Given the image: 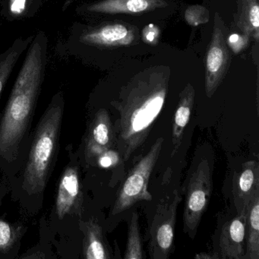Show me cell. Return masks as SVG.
<instances>
[{
  "instance_id": "cell-1",
  "label": "cell",
  "mask_w": 259,
  "mask_h": 259,
  "mask_svg": "<svg viewBox=\"0 0 259 259\" xmlns=\"http://www.w3.org/2000/svg\"><path fill=\"white\" fill-rule=\"evenodd\" d=\"M48 52V37L39 31L27 49L7 105L0 114V169L10 179L19 174L29 150Z\"/></svg>"
},
{
  "instance_id": "cell-2",
  "label": "cell",
  "mask_w": 259,
  "mask_h": 259,
  "mask_svg": "<svg viewBox=\"0 0 259 259\" xmlns=\"http://www.w3.org/2000/svg\"><path fill=\"white\" fill-rule=\"evenodd\" d=\"M64 109L63 92H57L32 132L25 163L13 178L15 198L31 213L41 208L45 190L57 163Z\"/></svg>"
},
{
  "instance_id": "cell-3",
  "label": "cell",
  "mask_w": 259,
  "mask_h": 259,
  "mask_svg": "<svg viewBox=\"0 0 259 259\" xmlns=\"http://www.w3.org/2000/svg\"><path fill=\"white\" fill-rule=\"evenodd\" d=\"M167 94V79L151 74L132 81L111 105L119 119L114 125L116 147L124 163L146 142L163 110Z\"/></svg>"
},
{
  "instance_id": "cell-4",
  "label": "cell",
  "mask_w": 259,
  "mask_h": 259,
  "mask_svg": "<svg viewBox=\"0 0 259 259\" xmlns=\"http://www.w3.org/2000/svg\"><path fill=\"white\" fill-rule=\"evenodd\" d=\"M183 186V231L194 239L213 191V166L207 157L195 156Z\"/></svg>"
},
{
  "instance_id": "cell-5",
  "label": "cell",
  "mask_w": 259,
  "mask_h": 259,
  "mask_svg": "<svg viewBox=\"0 0 259 259\" xmlns=\"http://www.w3.org/2000/svg\"><path fill=\"white\" fill-rule=\"evenodd\" d=\"M163 142V138H158L151 145L149 151L140 157L130 169L119 186L111 209V216L128 210L139 201L152 200V195L148 191V183L160 157Z\"/></svg>"
},
{
  "instance_id": "cell-6",
  "label": "cell",
  "mask_w": 259,
  "mask_h": 259,
  "mask_svg": "<svg viewBox=\"0 0 259 259\" xmlns=\"http://www.w3.org/2000/svg\"><path fill=\"white\" fill-rule=\"evenodd\" d=\"M181 201L177 189L159 201L150 227L148 252L151 259H168L174 252L177 207Z\"/></svg>"
},
{
  "instance_id": "cell-7",
  "label": "cell",
  "mask_w": 259,
  "mask_h": 259,
  "mask_svg": "<svg viewBox=\"0 0 259 259\" xmlns=\"http://www.w3.org/2000/svg\"><path fill=\"white\" fill-rule=\"evenodd\" d=\"M227 33L224 21L215 13L213 33L205 58L204 89L208 98L213 97L221 85L230 66L231 55L226 41Z\"/></svg>"
},
{
  "instance_id": "cell-8",
  "label": "cell",
  "mask_w": 259,
  "mask_h": 259,
  "mask_svg": "<svg viewBox=\"0 0 259 259\" xmlns=\"http://www.w3.org/2000/svg\"><path fill=\"white\" fill-rule=\"evenodd\" d=\"M82 203L79 168L70 161L65 167L59 182L54 209L56 217L63 220L68 215H81Z\"/></svg>"
},
{
  "instance_id": "cell-9",
  "label": "cell",
  "mask_w": 259,
  "mask_h": 259,
  "mask_svg": "<svg viewBox=\"0 0 259 259\" xmlns=\"http://www.w3.org/2000/svg\"><path fill=\"white\" fill-rule=\"evenodd\" d=\"M137 37L136 28L123 24H107L83 30L74 40L84 46L112 48L132 45Z\"/></svg>"
},
{
  "instance_id": "cell-10",
  "label": "cell",
  "mask_w": 259,
  "mask_h": 259,
  "mask_svg": "<svg viewBox=\"0 0 259 259\" xmlns=\"http://www.w3.org/2000/svg\"><path fill=\"white\" fill-rule=\"evenodd\" d=\"M116 145V132L108 111L106 109H99L88 128L84 139V154L86 162L92 164L98 154L114 148Z\"/></svg>"
},
{
  "instance_id": "cell-11",
  "label": "cell",
  "mask_w": 259,
  "mask_h": 259,
  "mask_svg": "<svg viewBox=\"0 0 259 259\" xmlns=\"http://www.w3.org/2000/svg\"><path fill=\"white\" fill-rule=\"evenodd\" d=\"M245 225L246 214H236L224 223L213 252L217 259H245Z\"/></svg>"
},
{
  "instance_id": "cell-12",
  "label": "cell",
  "mask_w": 259,
  "mask_h": 259,
  "mask_svg": "<svg viewBox=\"0 0 259 259\" xmlns=\"http://www.w3.org/2000/svg\"><path fill=\"white\" fill-rule=\"evenodd\" d=\"M258 190V162L248 160L233 176V195L236 214H246L250 201Z\"/></svg>"
},
{
  "instance_id": "cell-13",
  "label": "cell",
  "mask_w": 259,
  "mask_h": 259,
  "mask_svg": "<svg viewBox=\"0 0 259 259\" xmlns=\"http://www.w3.org/2000/svg\"><path fill=\"white\" fill-rule=\"evenodd\" d=\"M166 6L165 0H101L81 7L80 12L90 14H137Z\"/></svg>"
},
{
  "instance_id": "cell-14",
  "label": "cell",
  "mask_w": 259,
  "mask_h": 259,
  "mask_svg": "<svg viewBox=\"0 0 259 259\" xmlns=\"http://www.w3.org/2000/svg\"><path fill=\"white\" fill-rule=\"evenodd\" d=\"M195 103V89L188 84L180 93L177 110L174 113L172 128V150L171 157L178 152L183 139L185 128L187 126Z\"/></svg>"
},
{
  "instance_id": "cell-15",
  "label": "cell",
  "mask_w": 259,
  "mask_h": 259,
  "mask_svg": "<svg viewBox=\"0 0 259 259\" xmlns=\"http://www.w3.org/2000/svg\"><path fill=\"white\" fill-rule=\"evenodd\" d=\"M84 233L83 257L86 259L112 258L110 248L104 237L102 227L95 219L82 222Z\"/></svg>"
},
{
  "instance_id": "cell-16",
  "label": "cell",
  "mask_w": 259,
  "mask_h": 259,
  "mask_svg": "<svg viewBox=\"0 0 259 259\" xmlns=\"http://www.w3.org/2000/svg\"><path fill=\"white\" fill-rule=\"evenodd\" d=\"M245 259H259V190L253 195L247 210Z\"/></svg>"
},
{
  "instance_id": "cell-17",
  "label": "cell",
  "mask_w": 259,
  "mask_h": 259,
  "mask_svg": "<svg viewBox=\"0 0 259 259\" xmlns=\"http://www.w3.org/2000/svg\"><path fill=\"white\" fill-rule=\"evenodd\" d=\"M235 16L236 26L248 37L256 41L259 37V0H237Z\"/></svg>"
},
{
  "instance_id": "cell-18",
  "label": "cell",
  "mask_w": 259,
  "mask_h": 259,
  "mask_svg": "<svg viewBox=\"0 0 259 259\" xmlns=\"http://www.w3.org/2000/svg\"><path fill=\"white\" fill-rule=\"evenodd\" d=\"M34 36L16 39L11 46L0 52V95L2 94L19 58L27 51Z\"/></svg>"
},
{
  "instance_id": "cell-19",
  "label": "cell",
  "mask_w": 259,
  "mask_h": 259,
  "mask_svg": "<svg viewBox=\"0 0 259 259\" xmlns=\"http://www.w3.org/2000/svg\"><path fill=\"white\" fill-rule=\"evenodd\" d=\"M46 0H4L2 15L6 19L28 18L35 14Z\"/></svg>"
},
{
  "instance_id": "cell-20",
  "label": "cell",
  "mask_w": 259,
  "mask_h": 259,
  "mask_svg": "<svg viewBox=\"0 0 259 259\" xmlns=\"http://www.w3.org/2000/svg\"><path fill=\"white\" fill-rule=\"evenodd\" d=\"M25 229L13 225L0 217V257H7L19 248V242Z\"/></svg>"
},
{
  "instance_id": "cell-21",
  "label": "cell",
  "mask_w": 259,
  "mask_h": 259,
  "mask_svg": "<svg viewBox=\"0 0 259 259\" xmlns=\"http://www.w3.org/2000/svg\"><path fill=\"white\" fill-rule=\"evenodd\" d=\"M126 248L124 252L125 259H143L145 257L143 242L141 236L139 213L134 212L128 224Z\"/></svg>"
},
{
  "instance_id": "cell-22",
  "label": "cell",
  "mask_w": 259,
  "mask_h": 259,
  "mask_svg": "<svg viewBox=\"0 0 259 259\" xmlns=\"http://www.w3.org/2000/svg\"><path fill=\"white\" fill-rule=\"evenodd\" d=\"M122 156L114 148H110L98 154L93 161L92 166H98L102 169H113L123 163Z\"/></svg>"
},
{
  "instance_id": "cell-23",
  "label": "cell",
  "mask_w": 259,
  "mask_h": 259,
  "mask_svg": "<svg viewBox=\"0 0 259 259\" xmlns=\"http://www.w3.org/2000/svg\"><path fill=\"white\" fill-rule=\"evenodd\" d=\"M185 19L189 25L198 26L208 22L210 13L207 8L202 6H192L185 12Z\"/></svg>"
},
{
  "instance_id": "cell-24",
  "label": "cell",
  "mask_w": 259,
  "mask_h": 259,
  "mask_svg": "<svg viewBox=\"0 0 259 259\" xmlns=\"http://www.w3.org/2000/svg\"><path fill=\"white\" fill-rule=\"evenodd\" d=\"M248 37L246 35L242 37L238 34H232L228 37V45L234 52H239L248 43Z\"/></svg>"
},
{
  "instance_id": "cell-25",
  "label": "cell",
  "mask_w": 259,
  "mask_h": 259,
  "mask_svg": "<svg viewBox=\"0 0 259 259\" xmlns=\"http://www.w3.org/2000/svg\"><path fill=\"white\" fill-rule=\"evenodd\" d=\"M195 258L196 259H216L214 254L212 253V254H209L207 252L198 253L195 256Z\"/></svg>"
}]
</instances>
